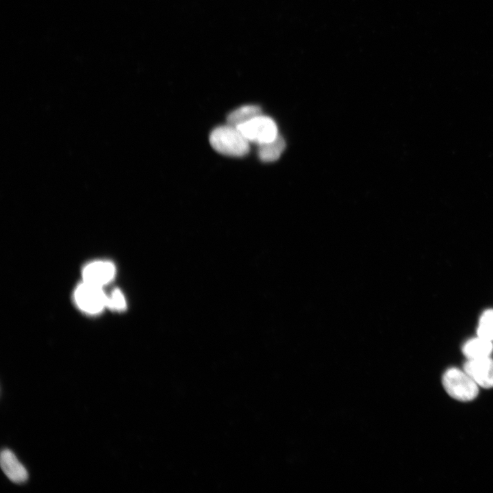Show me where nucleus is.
I'll return each mask as SVG.
<instances>
[{
	"label": "nucleus",
	"instance_id": "f257e3e1",
	"mask_svg": "<svg viewBox=\"0 0 493 493\" xmlns=\"http://www.w3.org/2000/svg\"><path fill=\"white\" fill-rule=\"evenodd\" d=\"M209 140L216 151L227 156L242 157L249 152V140L237 127L228 124L214 128Z\"/></svg>",
	"mask_w": 493,
	"mask_h": 493
},
{
	"label": "nucleus",
	"instance_id": "f03ea898",
	"mask_svg": "<svg viewBox=\"0 0 493 493\" xmlns=\"http://www.w3.org/2000/svg\"><path fill=\"white\" fill-rule=\"evenodd\" d=\"M442 384L451 397L461 401H472L479 393V385L464 370L457 368H451L445 371Z\"/></svg>",
	"mask_w": 493,
	"mask_h": 493
},
{
	"label": "nucleus",
	"instance_id": "7ed1b4c3",
	"mask_svg": "<svg viewBox=\"0 0 493 493\" xmlns=\"http://www.w3.org/2000/svg\"><path fill=\"white\" fill-rule=\"evenodd\" d=\"M107 297L102 287L84 281L74 292L77 307L90 314H98L107 307Z\"/></svg>",
	"mask_w": 493,
	"mask_h": 493
},
{
	"label": "nucleus",
	"instance_id": "20e7f679",
	"mask_svg": "<svg viewBox=\"0 0 493 493\" xmlns=\"http://www.w3.org/2000/svg\"><path fill=\"white\" fill-rule=\"evenodd\" d=\"M238 129L249 142L257 145L271 141L279 135L275 122L263 114L255 117Z\"/></svg>",
	"mask_w": 493,
	"mask_h": 493
},
{
	"label": "nucleus",
	"instance_id": "39448f33",
	"mask_svg": "<svg viewBox=\"0 0 493 493\" xmlns=\"http://www.w3.org/2000/svg\"><path fill=\"white\" fill-rule=\"evenodd\" d=\"M464 370L479 386L493 387V359L490 357L468 359L464 364Z\"/></svg>",
	"mask_w": 493,
	"mask_h": 493
},
{
	"label": "nucleus",
	"instance_id": "423d86ee",
	"mask_svg": "<svg viewBox=\"0 0 493 493\" xmlns=\"http://www.w3.org/2000/svg\"><path fill=\"white\" fill-rule=\"evenodd\" d=\"M114 265L109 261H94L87 264L82 270L83 281L102 287L114 277Z\"/></svg>",
	"mask_w": 493,
	"mask_h": 493
},
{
	"label": "nucleus",
	"instance_id": "0eeeda50",
	"mask_svg": "<svg viewBox=\"0 0 493 493\" xmlns=\"http://www.w3.org/2000/svg\"><path fill=\"white\" fill-rule=\"evenodd\" d=\"M1 467L6 477L13 483L21 484L26 482L29 475L25 466L9 449H3L1 453Z\"/></svg>",
	"mask_w": 493,
	"mask_h": 493
},
{
	"label": "nucleus",
	"instance_id": "6e6552de",
	"mask_svg": "<svg viewBox=\"0 0 493 493\" xmlns=\"http://www.w3.org/2000/svg\"><path fill=\"white\" fill-rule=\"evenodd\" d=\"M492 351V342L478 336L466 342L462 347V352L468 359L490 357Z\"/></svg>",
	"mask_w": 493,
	"mask_h": 493
},
{
	"label": "nucleus",
	"instance_id": "1a4fd4ad",
	"mask_svg": "<svg viewBox=\"0 0 493 493\" xmlns=\"http://www.w3.org/2000/svg\"><path fill=\"white\" fill-rule=\"evenodd\" d=\"M257 146L260 159L264 162H272L279 158L285 149L286 142L282 136L279 134L274 140Z\"/></svg>",
	"mask_w": 493,
	"mask_h": 493
},
{
	"label": "nucleus",
	"instance_id": "9d476101",
	"mask_svg": "<svg viewBox=\"0 0 493 493\" xmlns=\"http://www.w3.org/2000/svg\"><path fill=\"white\" fill-rule=\"evenodd\" d=\"M261 114H262V109L259 106L243 105L234 110L227 116V124L238 128Z\"/></svg>",
	"mask_w": 493,
	"mask_h": 493
},
{
	"label": "nucleus",
	"instance_id": "9b49d317",
	"mask_svg": "<svg viewBox=\"0 0 493 493\" xmlns=\"http://www.w3.org/2000/svg\"><path fill=\"white\" fill-rule=\"evenodd\" d=\"M477 333L478 336L493 341V309L483 312L479 320Z\"/></svg>",
	"mask_w": 493,
	"mask_h": 493
},
{
	"label": "nucleus",
	"instance_id": "f8f14e48",
	"mask_svg": "<svg viewBox=\"0 0 493 493\" xmlns=\"http://www.w3.org/2000/svg\"><path fill=\"white\" fill-rule=\"evenodd\" d=\"M107 296V307L116 311H121L125 308L126 301L120 290L114 289L110 295Z\"/></svg>",
	"mask_w": 493,
	"mask_h": 493
}]
</instances>
